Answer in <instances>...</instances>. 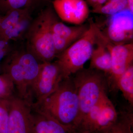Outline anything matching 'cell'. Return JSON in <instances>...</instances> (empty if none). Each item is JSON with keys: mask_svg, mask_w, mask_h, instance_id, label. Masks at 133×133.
<instances>
[{"mask_svg": "<svg viewBox=\"0 0 133 133\" xmlns=\"http://www.w3.org/2000/svg\"><path fill=\"white\" fill-rule=\"evenodd\" d=\"M32 108L50 116L63 125L76 130L79 104L72 76L63 79L55 92Z\"/></svg>", "mask_w": 133, "mask_h": 133, "instance_id": "obj_1", "label": "cell"}, {"mask_svg": "<svg viewBox=\"0 0 133 133\" xmlns=\"http://www.w3.org/2000/svg\"><path fill=\"white\" fill-rule=\"evenodd\" d=\"M42 63L30 52H17L8 58L3 67L4 73L14 84L16 95L30 105L32 87Z\"/></svg>", "mask_w": 133, "mask_h": 133, "instance_id": "obj_2", "label": "cell"}, {"mask_svg": "<svg viewBox=\"0 0 133 133\" xmlns=\"http://www.w3.org/2000/svg\"><path fill=\"white\" fill-rule=\"evenodd\" d=\"M74 75L72 79L79 101L78 125L81 119L107 94L109 84L107 76L95 69L83 68Z\"/></svg>", "mask_w": 133, "mask_h": 133, "instance_id": "obj_3", "label": "cell"}, {"mask_svg": "<svg viewBox=\"0 0 133 133\" xmlns=\"http://www.w3.org/2000/svg\"><path fill=\"white\" fill-rule=\"evenodd\" d=\"M100 29L92 20L84 34L67 49L57 56L56 62L64 78L74 75L84 68L86 62L90 59Z\"/></svg>", "mask_w": 133, "mask_h": 133, "instance_id": "obj_4", "label": "cell"}, {"mask_svg": "<svg viewBox=\"0 0 133 133\" xmlns=\"http://www.w3.org/2000/svg\"><path fill=\"white\" fill-rule=\"evenodd\" d=\"M56 18L52 8L48 7L41 12L29 29V52L42 63L51 62L57 56L52 31Z\"/></svg>", "mask_w": 133, "mask_h": 133, "instance_id": "obj_5", "label": "cell"}, {"mask_svg": "<svg viewBox=\"0 0 133 133\" xmlns=\"http://www.w3.org/2000/svg\"><path fill=\"white\" fill-rule=\"evenodd\" d=\"M118 112L107 94L81 119L76 131L83 133H95L106 128L116 121Z\"/></svg>", "mask_w": 133, "mask_h": 133, "instance_id": "obj_6", "label": "cell"}, {"mask_svg": "<svg viewBox=\"0 0 133 133\" xmlns=\"http://www.w3.org/2000/svg\"><path fill=\"white\" fill-rule=\"evenodd\" d=\"M63 78L56 61L42 63L31 90V107L38 104L55 92Z\"/></svg>", "mask_w": 133, "mask_h": 133, "instance_id": "obj_7", "label": "cell"}, {"mask_svg": "<svg viewBox=\"0 0 133 133\" xmlns=\"http://www.w3.org/2000/svg\"><path fill=\"white\" fill-rule=\"evenodd\" d=\"M98 36L106 46L111 54L112 59L111 72L108 78V83L114 87L117 79L129 67L133 64L132 42L123 44L112 43L104 34L100 31Z\"/></svg>", "mask_w": 133, "mask_h": 133, "instance_id": "obj_8", "label": "cell"}, {"mask_svg": "<svg viewBox=\"0 0 133 133\" xmlns=\"http://www.w3.org/2000/svg\"><path fill=\"white\" fill-rule=\"evenodd\" d=\"M105 36L114 44H123L132 42L133 12L127 9L111 16Z\"/></svg>", "mask_w": 133, "mask_h": 133, "instance_id": "obj_9", "label": "cell"}, {"mask_svg": "<svg viewBox=\"0 0 133 133\" xmlns=\"http://www.w3.org/2000/svg\"><path fill=\"white\" fill-rule=\"evenodd\" d=\"M31 111L30 105L16 94L10 99L7 133H30Z\"/></svg>", "mask_w": 133, "mask_h": 133, "instance_id": "obj_10", "label": "cell"}, {"mask_svg": "<svg viewBox=\"0 0 133 133\" xmlns=\"http://www.w3.org/2000/svg\"><path fill=\"white\" fill-rule=\"evenodd\" d=\"M52 5L58 17L66 22L81 25L89 16V8L84 0H54Z\"/></svg>", "mask_w": 133, "mask_h": 133, "instance_id": "obj_11", "label": "cell"}, {"mask_svg": "<svg viewBox=\"0 0 133 133\" xmlns=\"http://www.w3.org/2000/svg\"><path fill=\"white\" fill-rule=\"evenodd\" d=\"M55 20L52 28V38L57 56L84 34L89 25L69 26Z\"/></svg>", "mask_w": 133, "mask_h": 133, "instance_id": "obj_12", "label": "cell"}, {"mask_svg": "<svg viewBox=\"0 0 133 133\" xmlns=\"http://www.w3.org/2000/svg\"><path fill=\"white\" fill-rule=\"evenodd\" d=\"M29 13L26 9L9 10L0 22V37L8 41L22 35L28 28Z\"/></svg>", "mask_w": 133, "mask_h": 133, "instance_id": "obj_13", "label": "cell"}, {"mask_svg": "<svg viewBox=\"0 0 133 133\" xmlns=\"http://www.w3.org/2000/svg\"><path fill=\"white\" fill-rule=\"evenodd\" d=\"M76 132V130L63 125L50 116L31 108L30 133Z\"/></svg>", "mask_w": 133, "mask_h": 133, "instance_id": "obj_14", "label": "cell"}, {"mask_svg": "<svg viewBox=\"0 0 133 133\" xmlns=\"http://www.w3.org/2000/svg\"><path fill=\"white\" fill-rule=\"evenodd\" d=\"M96 45L90 58L89 68L104 72L108 79L111 72V56L109 50L99 37L98 33Z\"/></svg>", "mask_w": 133, "mask_h": 133, "instance_id": "obj_15", "label": "cell"}, {"mask_svg": "<svg viewBox=\"0 0 133 133\" xmlns=\"http://www.w3.org/2000/svg\"><path fill=\"white\" fill-rule=\"evenodd\" d=\"M118 113L117 119L113 124L95 133H133L132 108Z\"/></svg>", "mask_w": 133, "mask_h": 133, "instance_id": "obj_16", "label": "cell"}, {"mask_svg": "<svg viewBox=\"0 0 133 133\" xmlns=\"http://www.w3.org/2000/svg\"><path fill=\"white\" fill-rule=\"evenodd\" d=\"M115 87L121 91L123 96L130 105L133 106V64L119 77Z\"/></svg>", "mask_w": 133, "mask_h": 133, "instance_id": "obj_17", "label": "cell"}, {"mask_svg": "<svg viewBox=\"0 0 133 133\" xmlns=\"http://www.w3.org/2000/svg\"><path fill=\"white\" fill-rule=\"evenodd\" d=\"M128 9L127 0H108L99 7L92 9L93 12L112 16Z\"/></svg>", "mask_w": 133, "mask_h": 133, "instance_id": "obj_18", "label": "cell"}, {"mask_svg": "<svg viewBox=\"0 0 133 133\" xmlns=\"http://www.w3.org/2000/svg\"><path fill=\"white\" fill-rule=\"evenodd\" d=\"M47 0H5V4L9 11L14 9H26L30 11L43 4Z\"/></svg>", "mask_w": 133, "mask_h": 133, "instance_id": "obj_19", "label": "cell"}, {"mask_svg": "<svg viewBox=\"0 0 133 133\" xmlns=\"http://www.w3.org/2000/svg\"><path fill=\"white\" fill-rule=\"evenodd\" d=\"M14 84L7 74L0 75V99H9L16 95Z\"/></svg>", "mask_w": 133, "mask_h": 133, "instance_id": "obj_20", "label": "cell"}, {"mask_svg": "<svg viewBox=\"0 0 133 133\" xmlns=\"http://www.w3.org/2000/svg\"><path fill=\"white\" fill-rule=\"evenodd\" d=\"M9 112V99H0V133H7Z\"/></svg>", "mask_w": 133, "mask_h": 133, "instance_id": "obj_21", "label": "cell"}, {"mask_svg": "<svg viewBox=\"0 0 133 133\" xmlns=\"http://www.w3.org/2000/svg\"><path fill=\"white\" fill-rule=\"evenodd\" d=\"M107 1L108 0H87V1L91 6L92 7V9H94L101 6Z\"/></svg>", "mask_w": 133, "mask_h": 133, "instance_id": "obj_22", "label": "cell"}, {"mask_svg": "<svg viewBox=\"0 0 133 133\" xmlns=\"http://www.w3.org/2000/svg\"><path fill=\"white\" fill-rule=\"evenodd\" d=\"M7 41L0 37V48L7 46Z\"/></svg>", "mask_w": 133, "mask_h": 133, "instance_id": "obj_23", "label": "cell"}, {"mask_svg": "<svg viewBox=\"0 0 133 133\" xmlns=\"http://www.w3.org/2000/svg\"><path fill=\"white\" fill-rule=\"evenodd\" d=\"M128 9L133 12V0H127Z\"/></svg>", "mask_w": 133, "mask_h": 133, "instance_id": "obj_24", "label": "cell"}, {"mask_svg": "<svg viewBox=\"0 0 133 133\" xmlns=\"http://www.w3.org/2000/svg\"><path fill=\"white\" fill-rule=\"evenodd\" d=\"M76 133H82L79 132H78V131H77V132H76Z\"/></svg>", "mask_w": 133, "mask_h": 133, "instance_id": "obj_25", "label": "cell"}]
</instances>
